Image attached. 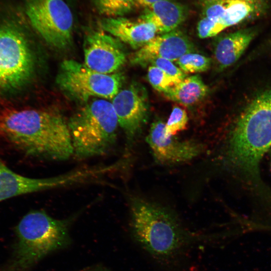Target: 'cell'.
<instances>
[{
	"label": "cell",
	"instance_id": "cell-14",
	"mask_svg": "<svg viewBox=\"0 0 271 271\" xmlns=\"http://www.w3.org/2000/svg\"><path fill=\"white\" fill-rule=\"evenodd\" d=\"M185 6L170 0L155 3L145 8L139 19L151 23L157 34H164L176 29L186 19Z\"/></svg>",
	"mask_w": 271,
	"mask_h": 271
},
{
	"label": "cell",
	"instance_id": "cell-9",
	"mask_svg": "<svg viewBox=\"0 0 271 271\" xmlns=\"http://www.w3.org/2000/svg\"><path fill=\"white\" fill-rule=\"evenodd\" d=\"M111 102L118 124L125 134L127 147L130 148L148 119L150 106L147 89L141 84L133 82L120 90Z\"/></svg>",
	"mask_w": 271,
	"mask_h": 271
},
{
	"label": "cell",
	"instance_id": "cell-22",
	"mask_svg": "<svg viewBox=\"0 0 271 271\" xmlns=\"http://www.w3.org/2000/svg\"><path fill=\"white\" fill-rule=\"evenodd\" d=\"M148 64L158 67L178 83L186 77L185 74L171 60L164 58H155L150 60Z\"/></svg>",
	"mask_w": 271,
	"mask_h": 271
},
{
	"label": "cell",
	"instance_id": "cell-21",
	"mask_svg": "<svg viewBox=\"0 0 271 271\" xmlns=\"http://www.w3.org/2000/svg\"><path fill=\"white\" fill-rule=\"evenodd\" d=\"M188 117L186 111L182 108L174 106L167 123L165 133L167 136H174L186 128Z\"/></svg>",
	"mask_w": 271,
	"mask_h": 271
},
{
	"label": "cell",
	"instance_id": "cell-27",
	"mask_svg": "<svg viewBox=\"0 0 271 271\" xmlns=\"http://www.w3.org/2000/svg\"><path fill=\"white\" fill-rule=\"evenodd\" d=\"M270 165H271V148H270Z\"/></svg>",
	"mask_w": 271,
	"mask_h": 271
},
{
	"label": "cell",
	"instance_id": "cell-15",
	"mask_svg": "<svg viewBox=\"0 0 271 271\" xmlns=\"http://www.w3.org/2000/svg\"><path fill=\"white\" fill-rule=\"evenodd\" d=\"M255 35V29L249 28L218 38L215 42L213 53L219 68L225 69L236 62Z\"/></svg>",
	"mask_w": 271,
	"mask_h": 271
},
{
	"label": "cell",
	"instance_id": "cell-6",
	"mask_svg": "<svg viewBox=\"0 0 271 271\" xmlns=\"http://www.w3.org/2000/svg\"><path fill=\"white\" fill-rule=\"evenodd\" d=\"M123 79L121 73H99L84 63L67 59L61 63L56 80L67 96L87 102L93 97L112 99L120 90Z\"/></svg>",
	"mask_w": 271,
	"mask_h": 271
},
{
	"label": "cell",
	"instance_id": "cell-20",
	"mask_svg": "<svg viewBox=\"0 0 271 271\" xmlns=\"http://www.w3.org/2000/svg\"><path fill=\"white\" fill-rule=\"evenodd\" d=\"M148 80L156 90L166 92L178 82L157 67L150 66L148 70Z\"/></svg>",
	"mask_w": 271,
	"mask_h": 271
},
{
	"label": "cell",
	"instance_id": "cell-18",
	"mask_svg": "<svg viewBox=\"0 0 271 271\" xmlns=\"http://www.w3.org/2000/svg\"><path fill=\"white\" fill-rule=\"evenodd\" d=\"M96 12L105 18L121 17L130 12L135 0H92Z\"/></svg>",
	"mask_w": 271,
	"mask_h": 271
},
{
	"label": "cell",
	"instance_id": "cell-19",
	"mask_svg": "<svg viewBox=\"0 0 271 271\" xmlns=\"http://www.w3.org/2000/svg\"><path fill=\"white\" fill-rule=\"evenodd\" d=\"M180 69L185 73H195L207 70L210 66V59L194 52L186 53L176 61Z\"/></svg>",
	"mask_w": 271,
	"mask_h": 271
},
{
	"label": "cell",
	"instance_id": "cell-5",
	"mask_svg": "<svg viewBox=\"0 0 271 271\" xmlns=\"http://www.w3.org/2000/svg\"><path fill=\"white\" fill-rule=\"evenodd\" d=\"M73 155L78 159L102 155L115 143L118 119L111 102L89 101L67 122Z\"/></svg>",
	"mask_w": 271,
	"mask_h": 271
},
{
	"label": "cell",
	"instance_id": "cell-13",
	"mask_svg": "<svg viewBox=\"0 0 271 271\" xmlns=\"http://www.w3.org/2000/svg\"><path fill=\"white\" fill-rule=\"evenodd\" d=\"M99 23L103 31L134 49L142 48L157 34L153 24L139 19L133 21L122 17L104 18Z\"/></svg>",
	"mask_w": 271,
	"mask_h": 271
},
{
	"label": "cell",
	"instance_id": "cell-11",
	"mask_svg": "<svg viewBox=\"0 0 271 271\" xmlns=\"http://www.w3.org/2000/svg\"><path fill=\"white\" fill-rule=\"evenodd\" d=\"M146 141L155 159L163 164L185 163L195 159L203 151V145L191 141H179L165 133V123L161 120L154 122Z\"/></svg>",
	"mask_w": 271,
	"mask_h": 271
},
{
	"label": "cell",
	"instance_id": "cell-3",
	"mask_svg": "<svg viewBox=\"0 0 271 271\" xmlns=\"http://www.w3.org/2000/svg\"><path fill=\"white\" fill-rule=\"evenodd\" d=\"M271 148V89L257 95L237 120L226 149L225 163L251 184L259 183V166Z\"/></svg>",
	"mask_w": 271,
	"mask_h": 271
},
{
	"label": "cell",
	"instance_id": "cell-7",
	"mask_svg": "<svg viewBox=\"0 0 271 271\" xmlns=\"http://www.w3.org/2000/svg\"><path fill=\"white\" fill-rule=\"evenodd\" d=\"M34 60L23 32L16 25H0V91L18 89L30 79Z\"/></svg>",
	"mask_w": 271,
	"mask_h": 271
},
{
	"label": "cell",
	"instance_id": "cell-8",
	"mask_svg": "<svg viewBox=\"0 0 271 271\" xmlns=\"http://www.w3.org/2000/svg\"><path fill=\"white\" fill-rule=\"evenodd\" d=\"M25 10L34 29L49 45L58 49L70 46L73 17L64 0H25Z\"/></svg>",
	"mask_w": 271,
	"mask_h": 271
},
{
	"label": "cell",
	"instance_id": "cell-24",
	"mask_svg": "<svg viewBox=\"0 0 271 271\" xmlns=\"http://www.w3.org/2000/svg\"><path fill=\"white\" fill-rule=\"evenodd\" d=\"M163 0H135V6L138 8H146L155 3Z\"/></svg>",
	"mask_w": 271,
	"mask_h": 271
},
{
	"label": "cell",
	"instance_id": "cell-26",
	"mask_svg": "<svg viewBox=\"0 0 271 271\" xmlns=\"http://www.w3.org/2000/svg\"><path fill=\"white\" fill-rule=\"evenodd\" d=\"M211 1V0H203V3H205L206 2H208V1Z\"/></svg>",
	"mask_w": 271,
	"mask_h": 271
},
{
	"label": "cell",
	"instance_id": "cell-2",
	"mask_svg": "<svg viewBox=\"0 0 271 271\" xmlns=\"http://www.w3.org/2000/svg\"><path fill=\"white\" fill-rule=\"evenodd\" d=\"M130 215L134 241L164 265H176L190 247L212 239L188 230L170 210L140 197L131 199Z\"/></svg>",
	"mask_w": 271,
	"mask_h": 271
},
{
	"label": "cell",
	"instance_id": "cell-25",
	"mask_svg": "<svg viewBox=\"0 0 271 271\" xmlns=\"http://www.w3.org/2000/svg\"><path fill=\"white\" fill-rule=\"evenodd\" d=\"M80 271H110L106 267L102 265H97L83 269Z\"/></svg>",
	"mask_w": 271,
	"mask_h": 271
},
{
	"label": "cell",
	"instance_id": "cell-17",
	"mask_svg": "<svg viewBox=\"0 0 271 271\" xmlns=\"http://www.w3.org/2000/svg\"><path fill=\"white\" fill-rule=\"evenodd\" d=\"M208 87L199 75L185 77L164 94L170 99L187 106L199 102L208 92Z\"/></svg>",
	"mask_w": 271,
	"mask_h": 271
},
{
	"label": "cell",
	"instance_id": "cell-16",
	"mask_svg": "<svg viewBox=\"0 0 271 271\" xmlns=\"http://www.w3.org/2000/svg\"><path fill=\"white\" fill-rule=\"evenodd\" d=\"M50 178H32L17 174L0 160V201L19 196L51 189Z\"/></svg>",
	"mask_w": 271,
	"mask_h": 271
},
{
	"label": "cell",
	"instance_id": "cell-1",
	"mask_svg": "<svg viewBox=\"0 0 271 271\" xmlns=\"http://www.w3.org/2000/svg\"><path fill=\"white\" fill-rule=\"evenodd\" d=\"M0 138L42 159L64 161L73 155L67 122L50 110L0 109Z\"/></svg>",
	"mask_w": 271,
	"mask_h": 271
},
{
	"label": "cell",
	"instance_id": "cell-10",
	"mask_svg": "<svg viewBox=\"0 0 271 271\" xmlns=\"http://www.w3.org/2000/svg\"><path fill=\"white\" fill-rule=\"evenodd\" d=\"M121 46L117 39L105 31H91L84 40V64L99 73H113L125 62Z\"/></svg>",
	"mask_w": 271,
	"mask_h": 271
},
{
	"label": "cell",
	"instance_id": "cell-23",
	"mask_svg": "<svg viewBox=\"0 0 271 271\" xmlns=\"http://www.w3.org/2000/svg\"><path fill=\"white\" fill-rule=\"evenodd\" d=\"M225 28L220 22L203 17L197 25L198 36L202 39L215 36Z\"/></svg>",
	"mask_w": 271,
	"mask_h": 271
},
{
	"label": "cell",
	"instance_id": "cell-12",
	"mask_svg": "<svg viewBox=\"0 0 271 271\" xmlns=\"http://www.w3.org/2000/svg\"><path fill=\"white\" fill-rule=\"evenodd\" d=\"M195 51L194 46L182 31L175 30L156 36L132 55V64L147 65L155 58L177 61L183 55Z\"/></svg>",
	"mask_w": 271,
	"mask_h": 271
},
{
	"label": "cell",
	"instance_id": "cell-4",
	"mask_svg": "<svg viewBox=\"0 0 271 271\" xmlns=\"http://www.w3.org/2000/svg\"><path fill=\"white\" fill-rule=\"evenodd\" d=\"M74 219H57L43 210L28 213L15 228L11 255L0 271H30L48 254L68 246L69 229Z\"/></svg>",
	"mask_w": 271,
	"mask_h": 271
}]
</instances>
